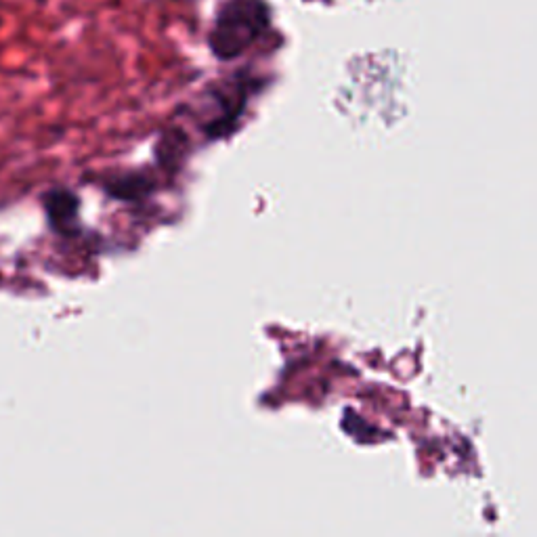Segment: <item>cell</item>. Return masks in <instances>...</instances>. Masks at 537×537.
Here are the masks:
<instances>
[{
	"instance_id": "1",
	"label": "cell",
	"mask_w": 537,
	"mask_h": 537,
	"mask_svg": "<svg viewBox=\"0 0 537 537\" xmlns=\"http://www.w3.org/2000/svg\"><path fill=\"white\" fill-rule=\"evenodd\" d=\"M269 26V11L261 0H229L214 24L210 47L221 59L242 55Z\"/></svg>"
},
{
	"instance_id": "2",
	"label": "cell",
	"mask_w": 537,
	"mask_h": 537,
	"mask_svg": "<svg viewBox=\"0 0 537 537\" xmlns=\"http://www.w3.org/2000/svg\"><path fill=\"white\" fill-rule=\"evenodd\" d=\"M42 204H45L49 223L55 229H66L78 217L80 202L70 189H51L47 196L42 198Z\"/></svg>"
}]
</instances>
